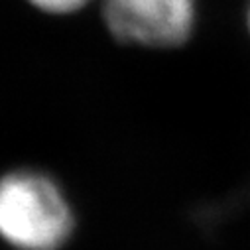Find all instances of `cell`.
Instances as JSON below:
<instances>
[{"mask_svg": "<svg viewBox=\"0 0 250 250\" xmlns=\"http://www.w3.org/2000/svg\"><path fill=\"white\" fill-rule=\"evenodd\" d=\"M248 28H250V6H248Z\"/></svg>", "mask_w": 250, "mask_h": 250, "instance_id": "cell-4", "label": "cell"}, {"mask_svg": "<svg viewBox=\"0 0 250 250\" xmlns=\"http://www.w3.org/2000/svg\"><path fill=\"white\" fill-rule=\"evenodd\" d=\"M28 2L47 14H71L83 8L89 0H28Z\"/></svg>", "mask_w": 250, "mask_h": 250, "instance_id": "cell-3", "label": "cell"}, {"mask_svg": "<svg viewBox=\"0 0 250 250\" xmlns=\"http://www.w3.org/2000/svg\"><path fill=\"white\" fill-rule=\"evenodd\" d=\"M103 10L120 42L173 47L191 36L197 0H104Z\"/></svg>", "mask_w": 250, "mask_h": 250, "instance_id": "cell-2", "label": "cell"}, {"mask_svg": "<svg viewBox=\"0 0 250 250\" xmlns=\"http://www.w3.org/2000/svg\"><path fill=\"white\" fill-rule=\"evenodd\" d=\"M71 229V207L51 177L32 169L0 177V238L10 246L57 250Z\"/></svg>", "mask_w": 250, "mask_h": 250, "instance_id": "cell-1", "label": "cell"}]
</instances>
